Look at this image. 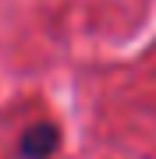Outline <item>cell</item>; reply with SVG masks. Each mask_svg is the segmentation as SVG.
Here are the masks:
<instances>
[{
    "mask_svg": "<svg viewBox=\"0 0 156 159\" xmlns=\"http://www.w3.org/2000/svg\"><path fill=\"white\" fill-rule=\"evenodd\" d=\"M57 145V127L53 124H32L21 138V156L25 159H46Z\"/></svg>",
    "mask_w": 156,
    "mask_h": 159,
    "instance_id": "cell-1",
    "label": "cell"
}]
</instances>
